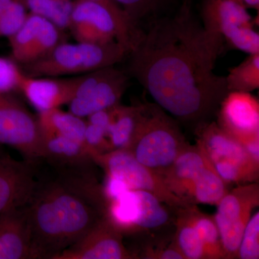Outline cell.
I'll return each mask as SVG.
<instances>
[{
    "label": "cell",
    "mask_w": 259,
    "mask_h": 259,
    "mask_svg": "<svg viewBox=\"0 0 259 259\" xmlns=\"http://www.w3.org/2000/svg\"><path fill=\"white\" fill-rule=\"evenodd\" d=\"M223 44L192 8H181L144 30L125 72L175 120L197 126L217 114L228 93L226 76L214 73Z\"/></svg>",
    "instance_id": "cell-1"
},
{
    "label": "cell",
    "mask_w": 259,
    "mask_h": 259,
    "mask_svg": "<svg viewBox=\"0 0 259 259\" xmlns=\"http://www.w3.org/2000/svg\"><path fill=\"white\" fill-rule=\"evenodd\" d=\"M36 178L26 204L33 259H54L106 215L103 187L86 168H56Z\"/></svg>",
    "instance_id": "cell-2"
},
{
    "label": "cell",
    "mask_w": 259,
    "mask_h": 259,
    "mask_svg": "<svg viewBox=\"0 0 259 259\" xmlns=\"http://www.w3.org/2000/svg\"><path fill=\"white\" fill-rule=\"evenodd\" d=\"M129 51L120 42H61L41 59L23 65L24 74L32 77H56L88 74L125 60Z\"/></svg>",
    "instance_id": "cell-3"
},
{
    "label": "cell",
    "mask_w": 259,
    "mask_h": 259,
    "mask_svg": "<svg viewBox=\"0 0 259 259\" xmlns=\"http://www.w3.org/2000/svg\"><path fill=\"white\" fill-rule=\"evenodd\" d=\"M188 145L176 120L156 103L146 102L144 117L127 150L161 176Z\"/></svg>",
    "instance_id": "cell-4"
},
{
    "label": "cell",
    "mask_w": 259,
    "mask_h": 259,
    "mask_svg": "<svg viewBox=\"0 0 259 259\" xmlns=\"http://www.w3.org/2000/svg\"><path fill=\"white\" fill-rule=\"evenodd\" d=\"M69 28L77 42L104 44L117 41L129 53L144 32L127 15L118 14L93 0L74 2Z\"/></svg>",
    "instance_id": "cell-5"
},
{
    "label": "cell",
    "mask_w": 259,
    "mask_h": 259,
    "mask_svg": "<svg viewBox=\"0 0 259 259\" xmlns=\"http://www.w3.org/2000/svg\"><path fill=\"white\" fill-rule=\"evenodd\" d=\"M91 158L106 177L122 182L129 190L150 192L171 208L190 205L168 190L161 175L140 163L128 150H112Z\"/></svg>",
    "instance_id": "cell-6"
},
{
    "label": "cell",
    "mask_w": 259,
    "mask_h": 259,
    "mask_svg": "<svg viewBox=\"0 0 259 259\" xmlns=\"http://www.w3.org/2000/svg\"><path fill=\"white\" fill-rule=\"evenodd\" d=\"M204 28L220 34L230 48L248 54L259 53V34L246 8L237 0H203Z\"/></svg>",
    "instance_id": "cell-7"
},
{
    "label": "cell",
    "mask_w": 259,
    "mask_h": 259,
    "mask_svg": "<svg viewBox=\"0 0 259 259\" xmlns=\"http://www.w3.org/2000/svg\"><path fill=\"white\" fill-rule=\"evenodd\" d=\"M130 76L114 66L78 76L69 112L80 117L119 105L128 86Z\"/></svg>",
    "instance_id": "cell-8"
},
{
    "label": "cell",
    "mask_w": 259,
    "mask_h": 259,
    "mask_svg": "<svg viewBox=\"0 0 259 259\" xmlns=\"http://www.w3.org/2000/svg\"><path fill=\"white\" fill-rule=\"evenodd\" d=\"M0 144L14 148L28 161L44 158L38 120L11 93L0 94Z\"/></svg>",
    "instance_id": "cell-9"
},
{
    "label": "cell",
    "mask_w": 259,
    "mask_h": 259,
    "mask_svg": "<svg viewBox=\"0 0 259 259\" xmlns=\"http://www.w3.org/2000/svg\"><path fill=\"white\" fill-rule=\"evenodd\" d=\"M259 204L258 182L238 185L228 191L217 204L214 217L226 258H237L243 232Z\"/></svg>",
    "instance_id": "cell-10"
},
{
    "label": "cell",
    "mask_w": 259,
    "mask_h": 259,
    "mask_svg": "<svg viewBox=\"0 0 259 259\" xmlns=\"http://www.w3.org/2000/svg\"><path fill=\"white\" fill-rule=\"evenodd\" d=\"M124 245L123 234L107 214L91 231L54 259H134Z\"/></svg>",
    "instance_id": "cell-11"
},
{
    "label": "cell",
    "mask_w": 259,
    "mask_h": 259,
    "mask_svg": "<svg viewBox=\"0 0 259 259\" xmlns=\"http://www.w3.org/2000/svg\"><path fill=\"white\" fill-rule=\"evenodd\" d=\"M61 30L50 20L28 13L21 28L8 38L12 59L22 65L38 60L63 42Z\"/></svg>",
    "instance_id": "cell-12"
},
{
    "label": "cell",
    "mask_w": 259,
    "mask_h": 259,
    "mask_svg": "<svg viewBox=\"0 0 259 259\" xmlns=\"http://www.w3.org/2000/svg\"><path fill=\"white\" fill-rule=\"evenodd\" d=\"M217 115L220 127L242 145L259 139V102L250 93L229 92Z\"/></svg>",
    "instance_id": "cell-13"
},
{
    "label": "cell",
    "mask_w": 259,
    "mask_h": 259,
    "mask_svg": "<svg viewBox=\"0 0 259 259\" xmlns=\"http://www.w3.org/2000/svg\"><path fill=\"white\" fill-rule=\"evenodd\" d=\"M35 165L0 155V213L27 204L36 183Z\"/></svg>",
    "instance_id": "cell-14"
},
{
    "label": "cell",
    "mask_w": 259,
    "mask_h": 259,
    "mask_svg": "<svg viewBox=\"0 0 259 259\" xmlns=\"http://www.w3.org/2000/svg\"><path fill=\"white\" fill-rule=\"evenodd\" d=\"M195 135L197 146L212 163L225 160L259 168V162L252 159L243 145L221 129L217 122L209 120L199 124Z\"/></svg>",
    "instance_id": "cell-15"
},
{
    "label": "cell",
    "mask_w": 259,
    "mask_h": 259,
    "mask_svg": "<svg viewBox=\"0 0 259 259\" xmlns=\"http://www.w3.org/2000/svg\"><path fill=\"white\" fill-rule=\"evenodd\" d=\"M0 259H33L26 204L0 213Z\"/></svg>",
    "instance_id": "cell-16"
},
{
    "label": "cell",
    "mask_w": 259,
    "mask_h": 259,
    "mask_svg": "<svg viewBox=\"0 0 259 259\" xmlns=\"http://www.w3.org/2000/svg\"><path fill=\"white\" fill-rule=\"evenodd\" d=\"M78 77L58 79L32 77L24 74L18 90L39 112L68 105L74 95Z\"/></svg>",
    "instance_id": "cell-17"
},
{
    "label": "cell",
    "mask_w": 259,
    "mask_h": 259,
    "mask_svg": "<svg viewBox=\"0 0 259 259\" xmlns=\"http://www.w3.org/2000/svg\"><path fill=\"white\" fill-rule=\"evenodd\" d=\"M209 162V158L200 148L197 145L189 144L161 177L168 190L191 204L187 199L191 187Z\"/></svg>",
    "instance_id": "cell-18"
},
{
    "label": "cell",
    "mask_w": 259,
    "mask_h": 259,
    "mask_svg": "<svg viewBox=\"0 0 259 259\" xmlns=\"http://www.w3.org/2000/svg\"><path fill=\"white\" fill-rule=\"evenodd\" d=\"M44 158L55 168H86L94 163L84 144L57 136L42 135Z\"/></svg>",
    "instance_id": "cell-19"
},
{
    "label": "cell",
    "mask_w": 259,
    "mask_h": 259,
    "mask_svg": "<svg viewBox=\"0 0 259 259\" xmlns=\"http://www.w3.org/2000/svg\"><path fill=\"white\" fill-rule=\"evenodd\" d=\"M145 103L132 106L120 104L111 108L107 137L112 150L131 147L144 117Z\"/></svg>",
    "instance_id": "cell-20"
},
{
    "label": "cell",
    "mask_w": 259,
    "mask_h": 259,
    "mask_svg": "<svg viewBox=\"0 0 259 259\" xmlns=\"http://www.w3.org/2000/svg\"><path fill=\"white\" fill-rule=\"evenodd\" d=\"M132 23L146 30L155 22L171 16L182 8L185 0H114Z\"/></svg>",
    "instance_id": "cell-21"
},
{
    "label": "cell",
    "mask_w": 259,
    "mask_h": 259,
    "mask_svg": "<svg viewBox=\"0 0 259 259\" xmlns=\"http://www.w3.org/2000/svg\"><path fill=\"white\" fill-rule=\"evenodd\" d=\"M37 120L42 135L61 136L85 145L87 122L82 117L56 108L39 112Z\"/></svg>",
    "instance_id": "cell-22"
},
{
    "label": "cell",
    "mask_w": 259,
    "mask_h": 259,
    "mask_svg": "<svg viewBox=\"0 0 259 259\" xmlns=\"http://www.w3.org/2000/svg\"><path fill=\"white\" fill-rule=\"evenodd\" d=\"M192 205L175 209L174 222L176 231L172 243L185 259H206L203 243L192 220Z\"/></svg>",
    "instance_id": "cell-23"
},
{
    "label": "cell",
    "mask_w": 259,
    "mask_h": 259,
    "mask_svg": "<svg viewBox=\"0 0 259 259\" xmlns=\"http://www.w3.org/2000/svg\"><path fill=\"white\" fill-rule=\"evenodd\" d=\"M138 202V215L133 233L161 230L174 222L168 209L153 194L135 190Z\"/></svg>",
    "instance_id": "cell-24"
},
{
    "label": "cell",
    "mask_w": 259,
    "mask_h": 259,
    "mask_svg": "<svg viewBox=\"0 0 259 259\" xmlns=\"http://www.w3.org/2000/svg\"><path fill=\"white\" fill-rule=\"evenodd\" d=\"M227 187L209 161L194 181L187 199L191 204L217 205L228 192Z\"/></svg>",
    "instance_id": "cell-25"
},
{
    "label": "cell",
    "mask_w": 259,
    "mask_h": 259,
    "mask_svg": "<svg viewBox=\"0 0 259 259\" xmlns=\"http://www.w3.org/2000/svg\"><path fill=\"white\" fill-rule=\"evenodd\" d=\"M191 212L194 226L203 243L206 259L226 258L214 217L199 211L196 204L191 206Z\"/></svg>",
    "instance_id": "cell-26"
},
{
    "label": "cell",
    "mask_w": 259,
    "mask_h": 259,
    "mask_svg": "<svg viewBox=\"0 0 259 259\" xmlns=\"http://www.w3.org/2000/svg\"><path fill=\"white\" fill-rule=\"evenodd\" d=\"M229 92L251 93L259 88V53L249 54L243 62L229 70L226 76Z\"/></svg>",
    "instance_id": "cell-27"
},
{
    "label": "cell",
    "mask_w": 259,
    "mask_h": 259,
    "mask_svg": "<svg viewBox=\"0 0 259 259\" xmlns=\"http://www.w3.org/2000/svg\"><path fill=\"white\" fill-rule=\"evenodd\" d=\"M30 13L50 20L59 28H69L72 0H24Z\"/></svg>",
    "instance_id": "cell-28"
},
{
    "label": "cell",
    "mask_w": 259,
    "mask_h": 259,
    "mask_svg": "<svg viewBox=\"0 0 259 259\" xmlns=\"http://www.w3.org/2000/svg\"><path fill=\"white\" fill-rule=\"evenodd\" d=\"M212 164L218 175L228 185H245L258 181L259 168L225 160L214 162Z\"/></svg>",
    "instance_id": "cell-29"
},
{
    "label": "cell",
    "mask_w": 259,
    "mask_h": 259,
    "mask_svg": "<svg viewBox=\"0 0 259 259\" xmlns=\"http://www.w3.org/2000/svg\"><path fill=\"white\" fill-rule=\"evenodd\" d=\"M27 10L24 0H13L0 13V38H9L21 28L28 15Z\"/></svg>",
    "instance_id": "cell-30"
},
{
    "label": "cell",
    "mask_w": 259,
    "mask_h": 259,
    "mask_svg": "<svg viewBox=\"0 0 259 259\" xmlns=\"http://www.w3.org/2000/svg\"><path fill=\"white\" fill-rule=\"evenodd\" d=\"M237 258H259V212L251 216L245 227Z\"/></svg>",
    "instance_id": "cell-31"
},
{
    "label": "cell",
    "mask_w": 259,
    "mask_h": 259,
    "mask_svg": "<svg viewBox=\"0 0 259 259\" xmlns=\"http://www.w3.org/2000/svg\"><path fill=\"white\" fill-rule=\"evenodd\" d=\"M23 75L14 60L0 57V94L18 90Z\"/></svg>",
    "instance_id": "cell-32"
},
{
    "label": "cell",
    "mask_w": 259,
    "mask_h": 259,
    "mask_svg": "<svg viewBox=\"0 0 259 259\" xmlns=\"http://www.w3.org/2000/svg\"><path fill=\"white\" fill-rule=\"evenodd\" d=\"M139 258L148 259H185L180 250L171 243L169 246L163 245H146L142 250V253L138 254Z\"/></svg>",
    "instance_id": "cell-33"
},
{
    "label": "cell",
    "mask_w": 259,
    "mask_h": 259,
    "mask_svg": "<svg viewBox=\"0 0 259 259\" xmlns=\"http://www.w3.org/2000/svg\"><path fill=\"white\" fill-rule=\"evenodd\" d=\"M93 1L98 2V3L106 5L107 8L113 10L114 12L118 13V14H126L125 12H124V10H122V8H121L119 6L115 1H114V0H93Z\"/></svg>",
    "instance_id": "cell-34"
},
{
    "label": "cell",
    "mask_w": 259,
    "mask_h": 259,
    "mask_svg": "<svg viewBox=\"0 0 259 259\" xmlns=\"http://www.w3.org/2000/svg\"><path fill=\"white\" fill-rule=\"evenodd\" d=\"M192 0H185L184 5H192Z\"/></svg>",
    "instance_id": "cell-35"
},
{
    "label": "cell",
    "mask_w": 259,
    "mask_h": 259,
    "mask_svg": "<svg viewBox=\"0 0 259 259\" xmlns=\"http://www.w3.org/2000/svg\"><path fill=\"white\" fill-rule=\"evenodd\" d=\"M1 154H2V153H0V155H1Z\"/></svg>",
    "instance_id": "cell-36"
}]
</instances>
